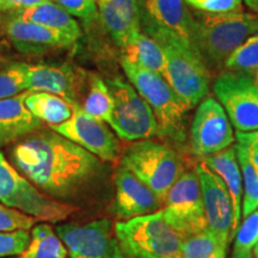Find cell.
<instances>
[{"mask_svg":"<svg viewBox=\"0 0 258 258\" xmlns=\"http://www.w3.org/2000/svg\"><path fill=\"white\" fill-rule=\"evenodd\" d=\"M89 72L67 63L30 64L28 91H42L57 95L82 106V95L86 89Z\"/></svg>","mask_w":258,"mask_h":258,"instance_id":"5bb4252c","label":"cell"},{"mask_svg":"<svg viewBox=\"0 0 258 258\" xmlns=\"http://www.w3.org/2000/svg\"><path fill=\"white\" fill-rule=\"evenodd\" d=\"M201 194L205 205L208 230L220 239L230 244V235L233 224L232 200L224 180L203 161L196 165Z\"/></svg>","mask_w":258,"mask_h":258,"instance_id":"9a60e30c","label":"cell"},{"mask_svg":"<svg viewBox=\"0 0 258 258\" xmlns=\"http://www.w3.org/2000/svg\"><path fill=\"white\" fill-rule=\"evenodd\" d=\"M55 230L69 251V258H125L108 219L88 224L64 222Z\"/></svg>","mask_w":258,"mask_h":258,"instance_id":"8fae6325","label":"cell"},{"mask_svg":"<svg viewBox=\"0 0 258 258\" xmlns=\"http://www.w3.org/2000/svg\"><path fill=\"white\" fill-rule=\"evenodd\" d=\"M258 243V208L247 215L234 237L231 258H251L254 245Z\"/></svg>","mask_w":258,"mask_h":258,"instance_id":"4dcf8cb0","label":"cell"},{"mask_svg":"<svg viewBox=\"0 0 258 258\" xmlns=\"http://www.w3.org/2000/svg\"><path fill=\"white\" fill-rule=\"evenodd\" d=\"M235 137L224 106L214 97H206L198 105L190 128L191 150L206 157L232 146Z\"/></svg>","mask_w":258,"mask_h":258,"instance_id":"7c38bea8","label":"cell"},{"mask_svg":"<svg viewBox=\"0 0 258 258\" xmlns=\"http://www.w3.org/2000/svg\"><path fill=\"white\" fill-rule=\"evenodd\" d=\"M140 24L175 32L192 46L196 19L184 0H140Z\"/></svg>","mask_w":258,"mask_h":258,"instance_id":"ac0fdd59","label":"cell"},{"mask_svg":"<svg viewBox=\"0 0 258 258\" xmlns=\"http://www.w3.org/2000/svg\"><path fill=\"white\" fill-rule=\"evenodd\" d=\"M29 67L30 64L21 61H8L0 67V99L28 91Z\"/></svg>","mask_w":258,"mask_h":258,"instance_id":"83f0119b","label":"cell"},{"mask_svg":"<svg viewBox=\"0 0 258 258\" xmlns=\"http://www.w3.org/2000/svg\"><path fill=\"white\" fill-rule=\"evenodd\" d=\"M17 258H18V257H17ZM19 258H22V257H19Z\"/></svg>","mask_w":258,"mask_h":258,"instance_id":"b9f144b4","label":"cell"},{"mask_svg":"<svg viewBox=\"0 0 258 258\" xmlns=\"http://www.w3.org/2000/svg\"><path fill=\"white\" fill-rule=\"evenodd\" d=\"M85 91V97L80 108L97 120L109 123L114 101L105 80L97 74L89 73Z\"/></svg>","mask_w":258,"mask_h":258,"instance_id":"484cf974","label":"cell"},{"mask_svg":"<svg viewBox=\"0 0 258 258\" xmlns=\"http://www.w3.org/2000/svg\"><path fill=\"white\" fill-rule=\"evenodd\" d=\"M11 160L42 192L74 207L101 169V159L51 129L18 140Z\"/></svg>","mask_w":258,"mask_h":258,"instance_id":"6da1fadb","label":"cell"},{"mask_svg":"<svg viewBox=\"0 0 258 258\" xmlns=\"http://www.w3.org/2000/svg\"><path fill=\"white\" fill-rule=\"evenodd\" d=\"M196 19L192 47L209 72L224 69L226 60L258 31V14L243 10L225 14L194 12Z\"/></svg>","mask_w":258,"mask_h":258,"instance_id":"3957f363","label":"cell"},{"mask_svg":"<svg viewBox=\"0 0 258 258\" xmlns=\"http://www.w3.org/2000/svg\"><path fill=\"white\" fill-rule=\"evenodd\" d=\"M129 83L148 103L158 122V138L182 146L186 140V117L190 109L159 73L121 60Z\"/></svg>","mask_w":258,"mask_h":258,"instance_id":"277c9868","label":"cell"},{"mask_svg":"<svg viewBox=\"0 0 258 258\" xmlns=\"http://www.w3.org/2000/svg\"><path fill=\"white\" fill-rule=\"evenodd\" d=\"M61 8L83 21L91 22L97 16V0H53Z\"/></svg>","mask_w":258,"mask_h":258,"instance_id":"e575fe53","label":"cell"},{"mask_svg":"<svg viewBox=\"0 0 258 258\" xmlns=\"http://www.w3.org/2000/svg\"><path fill=\"white\" fill-rule=\"evenodd\" d=\"M196 11L207 14H225L243 10V0H184Z\"/></svg>","mask_w":258,"mask_h":258,"instance_id":"836d02e7","label":"cell"},{"mask_svg":"<svg viewBox=\"0 0 258 258\" xmlns=\"http://www.w3.org/2000/svg\"><path fill=\"white\" fill-rule=\"evenodd\" d=\"M114 230L125 257L182 258L183 237L161 211L116 222Z\"/></svg>","mask_w":258,"mask_h":258,"instance_id":"5b68a950","label":"cell"},{"mask_svg":"<svg viewBox=\"0 0 258 258\" xmlns=\"http://www.w3.org/2000/svg\"><path fill=\"white\" fill-rule=\"evenodd\" d=\"M25 105L35 117L48 123L49 127L70 120L76 108L62 97L42 91H27Z\"/></svg>","mask_w":258,"mask_h":258,"instance_id":"cb8c5ba5","label":"cell"},{"mask_svg":"<svg viewBox=\"0 0 258 258\" xmlns=\"http://www.w3.org/2000/svg\"><path fill=\"white\" fill-rule=\"evenodd\" d=\"M4 31L16 49L25 54H43L67 49L78 41L63 32L12 16H9L5 22Z\"/></svg>","mask_w":258,"mask_h":258,"instance_id":"2e32d148","label":"cell"},{"mask_svg":"<svg viewBox=\"0 0 258 258\" xmlns=\"http://www.w3.org/2000/svg\"><path fill=\"white\" fill-rule=\"evenodd\" d=\"M10 16L63 32L76 40L82 37V30H80L78 22L73 18L72 15H70L66 10L53 0L21 10V11L10 12Z\"/></svg>","mask_w":258,"mask_h":258,"instance_id":"7402d4cb","label":"cell"},{"mask_svg":"<svg viewBox=\"0 0 258 258\" xmlns=\"http://www.w3.org/2000/svg\"><path fill=\"white\" fill-rule=\"evenodd\" d=\"M235 140L239 146L243 147L247 159L258 173V131L246 132V133L237 132Z\"/></svg>","mask_w":258,"mask_h":258,"instance_id":"d590c367","label":"cell"},{"mask_svg":"<svg viewBox=\"0 0 258 258\" xmlns=\"http://www.w3.org/2000/svg\"><path fill=\"white\" fill-rule=\"evenodd\" d=\"M97 16L120 48L141 31L140 0H97Z\"/></svg>","mask_w":258,"mask_h":258,"instance_id":"d6986e66","label":"cell"},{"mask_svg":"<svg viewBox=\"0 0 258 258\" xmlns=\"http://www.w3.org/2000/svg\"><path fill=\"white\" fill-rule=\"evenodd\" d=\"M213 92L237 132L258 131V83L249 73L220 72Z\"/></svg>","mask_w":258,"mask_h":258,"instance_id":"9c48e42d","label":"cell"},{"mask_svg":"<svg viewBox=\"0 0 258 258\" xmlns=\"http://www.w3.org/2000/svg\"><path fill=\"white\" fill-rule=\"evenodd\" d=\"M225 71L250 73L258 70V31L238 47L224 64Z\"/></svg>","mask_w":258,"mask_h":258,"instance_id":"f546056e","label":"cell"},{"mask_svg":"<svg viewBox=\"0 0 258 258\" xmlns=\"http://www.w3.org/2000/svg\"><path fill=\"white\" fill-rule=\"evenodd\" d=\"M228 244L211 230L183 238L182 258H226Z\"/></svg>","mask_w":258,"mask_h":258,"instance_id":"4316f807","label":"cell"},{"mask_svg":"<svg viewBox=\"0 0 258 258\" xmlns=\"http://www.w3.org/2000/svg\"><path fill=\"white\" fill-rule=\"evenodd\" d=\"M27 91L11 98L0 99V144H9L42 128L43 122L25 105Z\"/></svg>","mask_w":258,"mask_h":258,"instance_id":"44dd1931","label":"cell"},{"mask_svg":"<svg viewBox=\"0 0 258 258\" xmlns=\"http://www.w3.org/2000/svg\"><path fill=\"white\" fill-rule=\"evenodd\" d=\"M252 252H253V254H254V257L258 258V243H257L256 245H254V247H253Z\"/></svg>","mask_w":258,"mask_h":258,"instance_id":"f35d334b","label":"cell"},{"mask_svg":"<svg viewBox=\"0 0 258 258\" xmlns=\"http://www.w3.org/2000/svg\"><path fill=\"white\" fill-rule=\"evenodd\" d=\"M105 83L114 101L108 124L115 133L128 141L158 137V122L153 110L134 86L121 78L108 79Z\"/></svg>","mask_w":258,"mask_h":258,"instance_id":"ba28073f","label":"cell"},{"mask_svg":"<svg viewBox=\"0 0 258 258\" xmlns=\"http://www.w3.org/2000/svg\"><path fill=\"white\" fill-rule=\"evenodd\" d=\"M29 241V231L0 232V258L21 257L27 250Z\"/></svg>","mask_w":258,"mask_h":258,"instance_id":"d6a6232c","label":"cell"},{"mask_svg":"<svg viewBox=\"0 0 258 258\" xmlns=\"http://www.w3.org/2000/svg\"><path fill=\"white\" fill-rule=\"evenodd\" d=\"M22 258H69L63 241L49 224L42 222L31 228L30 241Z\"/></svg>","mask_w":258,"mask_h":258,"instance_id":"d4e9b609","label":"cell"},{"mask_svg":"<svg viewBox=\"0 0 258 258\" xmlns=\"http://www.w3.org/2000/svg\"><path fill=\"white\" fill-rule=\"evenodd\" d=\"M163 203L146 184L120 165L115 173L114 209L121 220L143 217L160 211Z\"/></svg>","mask_w":258,"mask_h":258,"instance_id":"e0dca14e","label":"cell"},{"mask_svg":"<svg viewBox=\"0 0 258 258\" xmlns=\"http://www.w3.org/2000/svg\"><path fill=\"white\" fill-rule=\"evenodd\" d=\"M165 220L183 238L208 228L196 170L183 172L167 192L163 208Z\"/></svg>","mask_w":258,"mask_h":258,"instance_id":"30bf717a","label":"cell"},{"mask_svg":"<svg viewBox=\"0 0 258 258\" xmlns=\"http://www.w3.org/2000/svg\"><path fill=\"white\" fill-rule=\"evenodd\" d=\"M254 79H256V82L258 83V70L254 71Z\"/></svg>","mask_w":258,"mask_h":258,"instance_id":"60d3db41","label":"cell"},{"mask_svg":"<svg viewBox=\"0 0 258 258\" xmlns=\"http://www.w3.org/2000/svg\"><path fill=\"white\" fill-rule=\"evenodd\" d=\"M203 163L214 171L224 180L226 188L230 192L233 207V224L230 235V241L234 239L241 221V203H243V176L238 163L235 147L230 146L220 152L203 157Z\"/></svg>","mask_w":258,"mask_h":258,"instance_id":"ffe728a7","label":"cell"},{"mask_svg":"<svg viewBox=\"0 0 258 258\" xmlns=\"http://www.w3.org/2000/svg\"><path fill=\"white\" fill-rule=\"evenodd\" d=\"M6 62H8V61H6L5 59H3V57L0 56V67H3V66H4V64H5Z\"/></svg>","mask_w":258,"mask_h":258,"instance_id":"ab89813d","label":"cell"},{"mask_svg":"<svg viewBox=\"0 0 258 258\" xmlns=\"http://www.w3.org/2000/svg\"><path fill=\"white\" fill-rule=\"evenodd\" d=\"M243 2L246 4L247 8L251 9V11L258 14V0H243Z\"/></svg>","mask_w":258,"mask_h":258,"instance_id":"74e56055","label":"cell"},{"mask_svg":"<svg viewBox=\"0 0 258 258\" xmlns=\"http://www.w3.org/2000/svg\"><path fill=\"white\" fill-rule=\"evenodd\" d=\"M50 0H0V12H15L32 6L43 4Z\"/></svg>","mask_w":258,"mask_h":258,"instance_id":"8d00e7d4","label":"cell"},{"mask_svg":"<svg viewBox=\"0 0 258 258\" xmlns=\"http://www.w3.org/2000/svg\"><path fill=\"white\" fill-rule=\"evenodd\" d=\"M141 30L163 49L165 57L164 78L189 109L198 106L208 95L211 79V72L198 51L175 32L153 25H141Z\"/></svg>","mask_w":258,"mask_h":258,"instance_id":"7a4b0ae2","label":"cell"},{"mask_svg":"<svg viewBox=\"0 0 258 258\" xmlns=\"http://www.w3.org/2000/svg\"><path fill=\"white\" fill-rule=\"evenodd\" d=\"M37 220L0 202V232L29 231Z\"/></svg>","mask_w":258,"mask_h":258,"instance_id":"1f68e13d","label":"cell"},{"mask_svg":"<svg viewBox=\"0 0 258 258\" xmlns=\"http://www.w3.org/2000/svg\"><path fill=\"white\" fill-rule=\"evenodd\" d=\"M121 60L147 71L165 73V57L159 44L141 30L121 47Z\"/></svg>","mask_w":258,"mask_h":258,"instance_id":"603a6c76","label":"cell"},{"mask_svg":"<svg viewBox=\"0 0 258 258\" xmlns=\"http://www.w3.org/2000/svg\"><path fill=\"white\" fill-rule=\"evenodd\" d=\"M51 131L73 141L102 161H115L120 154V144L114 133L104 124L86 114L80 106L74 108L70 120L50 125Z\"/></svg>","mask_w":258,"mask_h":258,"instance_id":"4fadbf2b","label":"cell"},{"mask_svg":"<svg viewBox=\"0 0 258 258\" xmlns=\"http://www.w3.org/2000/svg\"><path fill=\"white\" fill-rule=\"evenodd\" d=\"M0 202L36 219L37 221L66 220L77 207L59 202L37 189L9 163L0 152Z\"/></svg>","mask_w":258,"mask_h":258,"instance_id":"52a82bcc","label":"cell"},{"mask_svg":"<svg viewBox=\"0 0 258 258\" xmlns=\"http://www.w3.org/2000/svg\"><path fill=\"white\" fill-rule=\"evenodd\" d=\"M238 163L240 165L241 176H243V191L244 198L241 203V214L244 218L258 208V173L247 159L246 153L239 145H234Z\"/></svg>","mask_w":258,"mask_h":258,"instance_id":"f1b7e54d","label":"cell"},{"mask_svg":"<svg viewBox=\"0 0 258 258\" xmlns=\"http://www.w3.org/2000/svg\"><path fill=\"white\" fill-rule=\"evenodd\" d=\"M121 165L152 190L163 205L169 190L184 172L179 154L169 145L151 139L135 141L125 148Z\"/></svg>","mask_w":258,"mask_h":258,"instance_id":"8992f818","label":"cell"}]
</instances>
